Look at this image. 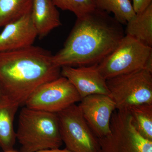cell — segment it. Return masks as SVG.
Segmentation results:
<instances>
[{"mask_svg":"<svg viewBox=\"0 0 152 152\" xmlns=\"http://www.w3.org/2000/svg\"><path fill=\"white\" fill-rule=\"evenodd\" d=\"M57 115L66 148L72 152H98L99 139L90 129L78 105H72Z\"/></svg>","mask_w":152,"mask_h":152,"instance_id":"7","label":"cell"},{"mask_svg":"<svg viewBox=\"0 0 152 152\" xmlns=\"http://www.w3.org/2000/svg\"><path fill=\"white\" fill-rule=\"evenodd\" d=\"M3 95L2 92L1 90V88H0V97H1Z\"/></svg>","mask_w":152,"mask_h":152,"instance_id":"22","label":"cell"},{"mask_svg":"<svg viewBox=\"0 0 152 152\" xmlns=\"http://www.w3.org/2000/svg\"><path fill=\"white\" fill-rule=\"evenodd\" d=\"M61 75L69 80L81 99L93 94L109 95L107 80L97 64L92 65L61 67Z\"/></svg>","mask_w":152,"mask_h":152,"instance_id":"10","label":"cell"},{"mask_svg":"<svg viewBox=\"0 0 152 152\" xmlns=\"http://www.w3.org/2000/svg\"><path fill=\"white\" fill-rule=\"evenodd\" d=\"M33 0H0V27L31 13Z\"/></svg>","mask_w":152,"mask_h":152,"instance_id":"15","label":"cell"},{"mask_svg":"<svg viewBox=\"0 0 152 152\" xmlns=\"http://www.w3.org/2000/svg\"><path fill=\"white\" fill-rule=\"evenodd\" d=\"M98 152H152V141L136 129L129 110H116L112 115L110 132L99 139Z\"/></svg>","mask_w":152,"mask_h":152,"instance_id":"6","label":"cell"},{"mask_svg":"<svg viewBox=\"0 0 152 152\" xmlns=\"http://www.w3.org/2000/svg\"><path fill=\"white\" fill-rule=\"evenodd\" d=\"M19 107L4 95L0 97V147L4 151L13 149L15 144L14 121Z\"/></svg>","mask_w":152,"mask_h":152,"instance_id":"13","label":"cell"},{"mask_svg":"<svg viewBox=\"0 0 152 152\" xmlns=\"http://www.w3.org/2000/svg\"><path fill=\"white\" fill-rule=\"evenodd\" d=\"M125 35L123 25L110 14L95 8L77 18L62 48L53 55V62L60 67L98 64Z\"/></svg>","mask_w":152,"mask_h":152,"instance_id":"1","label":"cell"},{"mask_svg":"<svg viewBox=\"0 0 152 152\" xmlns=\"http://www.w3.org/2000/svg\"><path fill=\"white\" fill-rule=\"evenodd\" d=\"M152 4V0H133L132 5L136 14L145 10Z\"/></svg>","mask_w":152,"mask_h":152,"instance_id":"19","label":"cell"},{"mask_svg":"<svg viewBox=\"0 0 152 152\" xmlns=\"http://www.w3.org/2000/svg\"><path fill=\"white\" fill-rule=\"evenodd\" d=\"M56 7L73 13L77 18L92 10L95 8L94 0H51Z\"/></svg>","mask_w":152,"mask_h":152,"instance_id":"18","label":"cell"},{"mask_svg":"<svg viewBox=\"0 0 152 152\" xmlns=\"http://www.w3.org/2000/svg\"><path fill=\"white\" fill-rule=\"evenodd\" d=\"M36 152H72L71 151H69L67 149L65 148L64 149H61L60 148H53L48 149H45L41 150V151H38Z\"/></svg>","mask_w":152,"mask_h":152,"instance_id":"20","label":"cell"},{"mask_svg":"<svg viewBox=\"0 0 152 152\" xmlns=\"http://www.w3.org/2000/svg\"><path fill=\"white\" fill-rule=\"evenodd\" d=\"M30 15L40 39L62 25L59 13L51 0H33Z\"/></svg>","mask_w":152,"mask_h":152,"instance_id":"12","label":"cell"},{"mask_svg":"<svg viewBox=\"0 0 152 152\" xmlns=\"http://www.w3.org/2000/svg\"><path fill=\"white\" fill-rule=\"evenodd\" d=\"M20 152H36L58 148L63 142L57 113L25 107L19 114L16 132Z\"/></svg>","mask_w":152,"mask_h":152,"instance_id":"3","label":"cell"},{"mask_svg":"<svg viewBox=\"0 0 152 152\" xmlns=\"http://www.w3.org/2000/svg\"><path fill=\"white\" fill-rule=\"evenodd\" d=\"M129 110L139 134L145 139L152 141V104L137 105Z\"/></svg>","mask_w":152,"mask_h":152,"instance_id":"17","label":"cell"},{"mask_svg":"<svg viewBox=\"0 0 152 152\" xmlns=\"http://www.w3.org/2000/svg\"><path fill=\"white\" fill-rule=\"evenodd\" d=\"M97 64L106 80L142 69L152 72V48L125 35L115 49Z\"/></svg>","mask_w":152,"mask_h":152,"instance_id":"4","label":"cell"},{"mask_svg":"<svg viewBox=\"0 0 152 152\" xmlns=\"http://www.w3.org/2000/svg\"><path fill=\"white\" fill-rule=\"evenodd\" d=\"M81 99L69 80L61 76L37 88L25 105L30 109L58 113Z\"/></svg>","mask_w":152,"mask_h":152,"instance_id":"8","label":"cell"},{"mask_svg":"<svg viewBox=\"0 0 152 152\" xmlns=\"http://www.w3.org/2000/svg\"><path fill=\"white\" fill-rule=\"evenodd\" d=\"M4 152H18L15 150L13 149L9 150V151H4Z\"/></svg>","mask_w":152,"mask_h":152,"instance_id":"21","label":"cell"},{"mask_svg":"<svg viewBox=\"0 0 152 152\" xmlns=\"http://www.w3.org/2000/svg\"><path fill=\"white\" fill-rule=\"evenodd\" d=\"M51 52L34 45L0 52V88L3 95L19 106L25 105L33 92L61 75Z\"/></svg>","mask_w":152,"mask_h":152,"instance_id":"2","label":"cell"},{"mask_svg":"<svg viewBox=\"0 0 152 152\" xmlns=\"http://www.w3.org/2000/svg\"><path fill=\"white\" fill-rule=\"evenodd\" d=\"M126 26V35L152 48V4L144 11L136 14Z\"/></svg>","mask_w":152,"mask_h":152,"instance_id":"14","label":"cell"},{"mask_svg":"<svg viewBox=\"0 0 152 152\" xmlns=\"http://www.w3.org/2000/svg\"><path fill=\"white\" fill-rule=\"evenodd\" d=\"M95 8L107 13H113L114 18L126 25L136 15L130 0H94Z\"/></svg>","mask_w":152,"mask_h":152,"instance_id":"16","label":"cell"},{"mask_svg":"<svg viewBox=\"0 0 152 152\" xmlns=\"http://www.w3.org/2000/svg\"><path fill=\"white\" fill-rule=\"evenodd\" d=\"M78 105L90 129L99 139L110 132L112 115L115 104L109 95L93 94L83 98Z\"/></svg>","mask_w":152,"mask_h":152,"instance_id":"9","label":"cell"},{"mask_svg":"<svg viewBox=\"0 0 152 152\" xmlns=\"http://www.w3.org/2000/svg\"><path fill=\"white\" fill-rule=\"evenodd\" d=\"M38 35L30 14L4 26L0 33V52L11 51L34 45Z\"/></svg>","mask_w":152,"mask_h":152,"instance_id":"11","label":"cell"},{"mask_svg":"<svg viewBox=\"0 0 152 152\" xmlns=\"http://www.w3.org/2000/svg\"><path fill=\"white\" fill-rule=\"evenodd\" d=\"M109 96L116 110H129L143 104H152V72L139 70L107 80Z\"/></svg>","mask_w":152,"mask_h":152,"instance_id":"5","label":"cell"}]
</instances>
